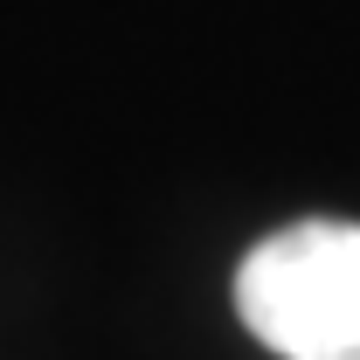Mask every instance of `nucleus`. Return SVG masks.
Segmentation results:
<instances>
[{"mask_svg": "<svg viewBox=\"0 0 360 360\" xmlns=\"http://www.w3.org/2000/svg\"><path fill=\"white\" fill-rule=\"evenodd\" d=\"M236 312L277 360H360V222H291L236 270Z\"/></svg>", "mask_w": 360, "mask_h": 360, "instance_id": "1", "label": "nucleus"}]
</instances>
